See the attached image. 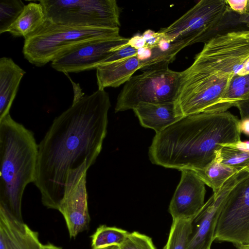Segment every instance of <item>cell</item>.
<instances>
[{"instance_id": "8fae6325", "label": "cell", "mask_w": 249, "mask_h": 249, "mask_svg": "<svg viewBox=\"0 0 249 249\" xmlns=\"http://www.w3.org/2000/svg\"><path fill=\"white\" fill-rule=\"evenodd\" d=\"M86 163L68 171L63 197L58 211L63 216L71 238L87 230L90 222L88 206Z\"/></svg>"}, {"instance_id": "4316f807", "label": "cell", "mask_w": 249, "mask_h": 249, "mask_svg": "<svg viewBox=\"0 0 249 249\" xmlns=\"http://www.w3.org/2000/svg\"><path fill=\"white\" fill-rule=\"evenodd\" d=\"M235 107L238 109L241 117L239 120L241 132L249 135V95L239 101Z\"/></svg>"}, {"instance_id": "e0dca14e", "label": "cell", "mask_w": 249, "mask_h": 249, "mask_svg": "<svg viewBox=\"0 0 249 249\" xmlns=\"http://www.w3.org/2000/svg\"><path fill=\"white\" fill-rule=\"evenodd\" d=\"M25 71L12 59H0V120L10 114L19 84Z\"/></svg>"}, {"instance_id": "44dd1931", "label": "cell", "mask_w": 249, "mask_h": 249, "mask_svg": "<svg viewBox=\"0 0 249 249\" xmlns=\"http://www.w3.org/2000/svg\"><path fill=\"white\" fill-rule=\"evenodd\" d=\"M214 160L232 167L238 172L249 173V151L238 149L229 144L222 145L215 152Z\"/></svg>"}, {"instance_id": "f546056e", "label": "cell", "mask_w": 249, "mask_h": 249, "mask_svg": "<svg viewBox=\"0 0 249 249\" xmlns=\"http://www.w3.org/2000/svg\"><path fill=\"white\" fill-rule=\"evenodd\" d=\"M142 36L145 41V47L150 48L155 46L161 38V35L159 32H156L150 29L146 30Z\"/></svg>"}, {"instance_id": "8d00e7d4", "label": "cell", "mask_w": 249, "mask_h": 249, "mask_svg": "<svg viewBox=\"0 0 249 249\" xmlns=\"http://www.w3.org/2000/svg\"><path fill=\"white\" fill-rule=\"evenodd\" d=\"M237 249H249V243L236 247Z\"/></svg>"}, {"instance_id": "836d02e7", "label": "cell", "mask_w": 249, "mask_h": 249, "mask_svg": "<svg viewBox=\"0 0 249 249\" xmlns=\"http://www.w3.org/2000/svg\"><path fill=\"white\" fill-rule=\"evenodd\" d=\"M42 249H62L60 247L56 246L52 244L49 243L43 245Z\"/></svg>"}, {"instance_id": "e575fe53", "label": "cell", "mask_w": 249, "mask_h": 249, "mask_svg": "<svg viewBox=\"0 0 249 249\" xmlns=\"http://www.w3.org/2000/svg\"><path fill=\"white\" fill-rule=\"evenodd\" d=\"M243 21L244 22H246L247 23L249 24V0L248 2V6L247 10V11L245 14L243 16Z\"/></svg>"}, {"instance_id": "2e32d148", "label": "cell", "mask_w": 249, "mask_h": 249, "mask_svg": "<svg viewBox=\"0 0 249 249\" xmlns=\"http://www.w3.org/2000/svg\"><path fill=\"white\" fill-rule=\"evenodd\" d=\"M140 68L136 56L99 65L96 69L98 89L117 88L126 83Z\"/></svg>"}, {"instance_id": "83f0119b", "label": "cell", "mask_w": 249, "mask_h": 249, "mask_svg": "<svg viewBox=\"0 0 249 249\" xmlns=\"http://www.w3.org/2000/svg\"><path fill=\"white\" fill-rule=\"evenodd\" d=\"M137 52V50L136 49L131 47L127 43L118 50L112 52L101 64L136 56Z\"/></svg>"}, {"instance_id": "9c48e42d", "label": "cell", "mask_w": 249, "mask_h": 249, "mask_svg": "<svg viewBox=\"0 0 249 249\" xmlns=\"http://www.w3.org/2000/svg\"><path fill=\"white\" fill-rule=\"evenodd\" d=\"M214 240L236 247L249 243V174L225 198L214 233Z\"/></svg>"}, {"instance_id": "52a82bcc", "label": "cell", "mask_w": 249, "mask_h": 249, "mask_svg": "<svg viewBox=\"0 0 249 249\" xmlns=\"http://www.w3.org/2000/svg\"><path fill=\"white\" fill-rule=\"evenodd\" d=\"M231 11L226 0H201L159 32L170 41H183L187 46L205 43L214 36Z\"/></svg>"}, {"instance_id": "7a4b0ae2", "label": "cell", "mask_w": 249, "mask_h": 249, "mask_svg": "<svg viewBox=\"0 0 249 249\" xmlns=\"http://www.w3.org/2000/svg\"><path fill=\"white\" fill-rule=\"evenodd\" d=\"M239 120L229 111L185 116L156 133L149 149L151 162L181 171L202 169L222 144L241 141Z\"/></svg>"}, {"instance_id": "5bb4252c", "label": "cell", "mask_w": 249, "mask_h": 249, "mask_svg": "<svg viewBox=\"0 0 249 249\" xmlns=\"http://www.w3.org/2000/svg\"><path fill=\"white\" fill-rule=\"evenodd\" d=\"M37 232L0 206V249H42Z\"/></svg>"}, {"instance_id": "9a60e30c", "label": "cell", "mask_w": 249, "mask_h": 249, "mask_svg": "<svg viewBox=\"0 0 249 249\" xmlns=\"http://www.w3.org/2000/svg\"><path fill=\"white\" fill-rule=\"evenodd\" d=\"M141 124L159 133L174 124L183 116L178 111L175 103H139L133 109Z\"/></svg>"}, {"instance_id": "d6986e66", "label": "cell", "mask_w": 249, "mask_h": 249, "mask_svg": "<svg viewBox=\"0 0 249 249\" xmlns=\"http://www.w3.org/2000/svg\"><path fill=\"white\" fill-rule=\"evenodd\" d=\"M249 95V74L234 75L221 99L206 112L227 111Z\"/></svg>"}, {"instance_id": "603a6c76", "label": "cell", "mask_w": 249, "mask_h": 249, "mask_svg": "<svg viewBox=\"0 0 249 249\" xmlns=\"http://www.w3.org/2000/svg\"><path fill=\"white\" fill-rule=\"evenodd\" d=\"M194 217L173 220L168 238L163 249H186L192 232Z\"/></svg>"}, {"instance_id": "f1b7e54d", "label": "cell", "mask_w": 249, "mask_h": 249, "mask_svg": "<svg viewBox=\"0 0 249 249\" xmlns=\"http://www.w3.org/2000/svg\"><path fill=\"white\" fill-rule=\"evenodd\" d=\"M231 11L244 16L247 10L249 0H226Z\"/></svg>"}, {"instance_id": "4dcf8cb0", "label": "cell", "mask_w": 249, "mask_h": 249, "mask_svg": "<svg viewBox=\"0 0 249 249\" xmlns=\"http://www.w3.org/2000/svg\"><path fill=\"white\" fill-rule=\"evenodd\" d=\"M127 44L137 50L145 46V41L142 35L137 34L129 38Z\"/></svg>"}, {"instance_id": "4fadbf2b", "label": "cell", "mask_w": 249, "mask_h": 249, "mask_svg": "<svg viewBox=\"0 0 249 249\" xmlns=\"http://www.w3.org/2000/svg\"><path fill=\"white\" fill-rule=\"evenodd\" d=\"M181 177L170 201L173 220L195 216L204 205L205 184L191 169L181 170Z\"/></svg>"}, {"instance_id": "d590c367", "label": "cell", "mask_w": 249, "mask_h": 249, "mask_svg": "<svg viewBox=\"0 0 249 249\" xmlns=\"http://www.w3.org/2000/svg\"><path fill=\"white\" fill-rule=\"evenodd\" d=\"M92 249H120L119 246L117 245H113L99 248H93Z\"/></svg>"}, {"instance_id": "d4e9b609", "label": "cell", "mask_w": 249, "mask_h": 249, "mask_svg": "<svg viewBox=\"0 0 249 249\" xmlns=\"http://www.w3.org/2000/svg\"><path fill=\"white\" fill-rule=\"evenodd\" d=\"M26 5L21 0H0V34L7 32Z\"/></svg>"}, {"instance_id": "30bf717a", "label": "cell", "mask_w": 249, "mask_h": 249, "mask_svg": "<svg viewBox=\"0 0 249 249\" xmlns=\"http://www.w3.org/2000/svg\"><path fill=\"white\" fill-rule=\"evenodd\" d=\"M129 39L119 36L83 41L61 52L51 62V66L64 73L96 69L112 52L126 44Z\"/></svg>"}, {"instance_id": "6da1fadb", "label": "cell", "mask_w": 249, "mask_h": 249, "mask_svg": "<svg viewBox=\"0 0 249 249\" xmlns=\"http://www.w3.org/2000/svg\"><path fill=\"white\" fill-rule=\"evenodd\" d=\"M108 93L97 89L73 100L55 117L38 144L35 185L42 204L58 210L69 171L86 163L89 169L100 154L107 133Z\"/></svg>"}, {"instance_id": "7402d4cb", "label": "cell", "mask_w": 249, "mask_h": 249, "mask_svg": "<svg viewBox=\"0 0 249 249\" xmlns=\"http://www.w3.org/2000/svg\"><path fill=\"white\" fill-rule=\"evenodd\" d=\"M187 46L183 41H175L173 46L169 50L161 51L157 46L151 48L152 55L148 60L141 62L140 70L143 71L151 70L168 68L182 49Z\"/></svg>"}, {"instance_id": "ffe728a7", "label": "cell", "mask_w": 249, "mask_h": 249, "mask_svg": "<svg viewBox=\"0 0 249 249\" xmlns=\"http://www.w3.org/2000/svg\"><path fill=\"white\" fill-rule=\"evenodd\" d=\"M194 171L205 184L213 189L214 194L219 192L231 177L240 172L214 159L205 168Z\"/></svg>"}, {"instance_id": "5b68a950", "label": "cell", "mask_w": 249, "mask_h": 249, "mask_svg": "<svg viewBox=\"0 0 249 249\" xmlns=\"http://www.w3.org/2000/svg\"><path fill=\"white\" fill-rule=\"evenodd\" d=\"M119 28H86L53 23L46 18L44 23L24 39L23 55L29 62L41 67L64 50L96 38L120 36Z\"/></svg>"}, {"instance_id": "d6a6232c", "label": "cell", "mask_w": 249, "mask_h": 249, "mask_svg": "<svg viewBox=\"0 0 249 249\" xmlns=\"http://www.w3.org/2000/svg\"><path fill=\"white\" fill-rule=\"evenodd\" d=\"M249 74V57L244 63L243 66L237 75H245Z\"/></svg>"}, {"instance_id": "ac0fdd59", "label": "cell", "mask_w": 249, "mask_h": 249, "mask_svg": "<svg viewBox=\"0 0 249 249\" xmlns=\"http://www.w3.org/2000/svg\"><path fill=\"white\" fill-rule=\"evenodd\" d=\"M45 20L42 5L39 2H30L25 5L7 32L14 37L22 36L25 39L41 26Z\"/></svg>"}, {"instance_id": "8992f818", "label": "cell", "mask_w": 249, "mask_h": 249, "mask_svg": "<svg viewBox=\"0 0 249 249\" xmlns=\"http://www.w3.org/2000/svg\"><path fill=\"white\" fill-rule=\"evenodd\" d=\"M46 18L57 24L86 28H119L115 0H39Z\"/></svg>"}, {"instance_id": "3957f363", "label": "cell", "mask_w": 249, "mask_h": 249, "mask_svg": "<svg viewBox=\"0 0 249 249\" xmlns=\"http://www.w3.org/2000/svg\"><path fill=\"white\" fill-rule=\"evenodd\" d=\"M249 57V30L215 35L181 72L177 100L198 106L219 101Z\"/></svg>"}, {"instance_id": "1f68e13d", "label": "cell", "mask_w": 249, "mask_h": 249, "mask_svg": "<svg viewBox=\"0 0 249 249\" xmlns=\"http://www.w3.org/2000/svg\"><path fill=\"white\" fill-rule=\"evenodd\" d=\"M151 55V49L144 47L137 50L136 56L140 60V62H142L149 59Z\"/></svg>"}, {"instance_id": "cb8c5ba5", "label": "cell", "mask_w": 249, "mask_h": 249, "mask_svg": "<svg viewBox=\"0 0 249 249\" xmlns=\"http://www.w3.org/2000/svg\"><path fill=\"white\" fill-rule=\"evenodd\" d=\"M128 233L127 231L120 228L101 225L91 236V246L92 249L113 245L119 246Z\"/></svg>"}, {"instance_id": "ba28073f", "label": "cell", "mask_w": 249, "mask_h": 249, "mask_svg": "<svg viewBox=\"0 0 249 249\" xmlns=\"http://www.w3.org/2000/svg\"><path fill=\"white\" fill-rule=\"evenodd\" d=\"M181 72L169 68L151 70L133 75L118 96L115 112L133 109L139 103H175Z\"/></svg>"}, {"instance_id": "484cf974", "label": "cell", "mask_w": 249, "mask_h": 249, "mask_svg": "<svg viewBox=\"0 0 249 249\" xmlns=\"http://www.w3.org/2000/svg\"><path fill=\"white\" fill-rule=\"evenodd\" d=\"M120 249H156L152 239L137 231L128 234L124 242L119 246Z\"/></svg>"}, {"instance_id": "7c38bea8", "label": "cell", "mask_w": 249, "mask_h": 249, "mask_svg": "<svg viewBox=\"0 0 249 249\" xmlns=\"http://www.w3.org/2000/svg\"><path fill=\"white\" fill-rule=\"evenodd\" d=\"M249 173L242 171L231 177L216 194H213L194 216L186 249H211L217 221L225 198Z\"/></svg>"}, {"instance_id": "277c9868", "label": "cell", "mask_w": 249, "mask_h": 249, "mask_svg": "<svg viewBox=\"0 0 249 249\" xmlns=\"http://www.w3.org/2000/svg\"><path fill=\"white\" fill-rule=\"evenodd\" d=\"M38 154L31 130L10 114L0 120V206L21 221L22 196L35 181Z\"/></svg>"}]
</instances>
